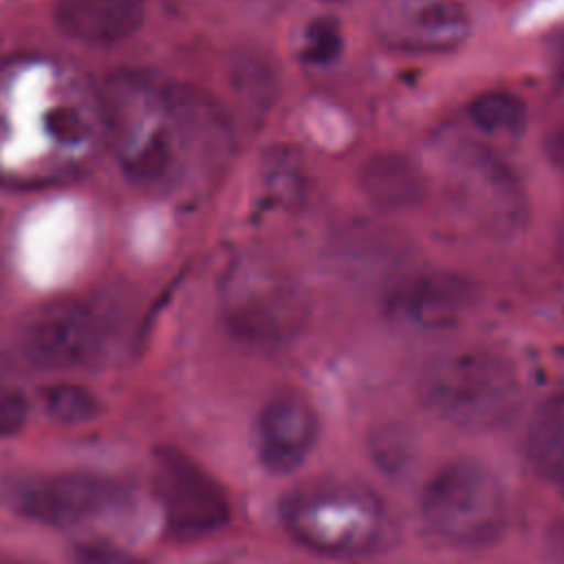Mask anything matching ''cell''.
Instances as JSON below:
<instances>
[{
	"label": "cell",
	"mask_w": 564,
	"mask_h": 564,
	"mask_svg": "<svg viewBox=\"0 0 564 564\" xmlns=\"http://www.w3.org/2000/svg\"><path fill=\"white\" fill-rule=\"evenodd\" d=\"M474 282L452 271H421L399 280L386 295V313L412 330H443L458 324L476 304Z\"/></svg>",
	"instance_id": "cell-10"
},
{
	"label": "cell",
	"mask_w": 564,
	"mask_h": 564,
	"mask_svg": "<svg viewBox=\"0 0 564 564\" xmlns=\"http://www.w3.org/2000/svg\"><path fill=\"white\" fill-rule=\"evenodd\" d=\"M557 251H560V256L564 258V220H562V227H560V231H557Z\"/></svg>",
	"instance_id": "cell-25"
},
{
	"label": "cell",
	"mask_w": 564,
	"mask_h": 564,
	"mask_svg": "<svg viewBox=\"0 0 564 564\" xmlns=\"http://www.w3.org/2000/svg\"><path fill=\"white\" fill-rule=\"evenodd\" d=\"M99 106L106 143L128 181L143 189L174 185L189 163L167 84L141 73H115L99 95Z\"/></svg>",
	"instance_id": "cell-1"
},
{
	"label": "cell",
	"mask_w": 564,
	"mask_h": 564,
	"mask_svg": "<svg viewBox=\"0 0 564 564\" xmlns=\"http://www.w3.org/2000/svg\"><path fill=\"white\" fill-rule=\"evenodd\" d=\"M280 516L295 542L335 557L375 551L388 529L381 500L350 482L302 485L284 498Z\"/></svg>",
	"instance_id": "cell-3"
},
{
	"label": "cell",
	"mask_w": 564,
	"mask_h": 564,
	"mask_svg": "<svg viewBox=\"0 0 564 564\" xmlns=\"http://www.w3.org/2000/svg\"><path fill=\"white\" fill-rule=\"evenodd\" d=\"M544 152L551 161V165L564 176V123L549 132L544 141Z\"/></svg>",
	"instance_id": "cell-23"
},
{
	"label": "cell",
	"mask_w": 564,
	"mask_h": 564,
	"mask_svg": "<svg viewBox=\"0 0 564 564\" xmlns=\"http://www.w3.org/2000/svg\"><path fill=\"white\" fill-rule=\"evenodd\" d=\"M366 198L386 212H403L419 205L427 192L425 172L401 152H375L359 170Z\"/></svg>",
	"instance_id": "cell-14"
},
{
	"label": "cell",
	"mask_w": 564,
	"mask_h": 564,
	"mask_svg": "<svg viewBox=\"0 0 564 564\" xmlns=\"http://www.w3.org/2000/svg\"><path fill=\"white\" fill-rule=\"evenodd\" d=\"M123 489L99 476L66 474L35 480L20 489L18 509L51 527H75L104 518L119 507Z\"/></svg>",
	"instance_id": "cell-11"
},
{
	"label": "cell",
	"mask_w": 564,
	"mask_h": 564,
	"mask_svg": "<svg viewBox=\"0 0 564 564\" xmlns=\"http://www.w3.org/2000/svg\"><path fill=\"white\" fill-rule=\"evenodd\" d=\"M156 494L167 527L178 538L209 535L229 520L223 487L178 449H159Z\"/></svg>",
	"instance_id": "cell-8"
},
{
	"label": "cell",
	"mask_w": 564,
	"mask_h": 564,
	"mask_svg": "<svg viewBox=\"0 0 564 564\" xmlns=\"http://www.w3.org/2000/svg\"><path fill=\"white\" fill-rule=\"evenodd\" d=\"M57 29L82 44L108 46L132 37L145 20V0H57Z\"/></svg>",
	"instance_id": "cell-13"
},
{
	"label": "cell",
	"mask_w": 564,
	"mask_h": 564,
	"mask_svg": "<svg viewBox=\"0 0 564 564\" xmlns=\"http://www.w3.org/2000/svg\"><path fill=\"white\" fill-rule=\"evenodd\" d=\"M26 414V401L20 394H7L0 399V436L13 434Z\"/></svg>",
	"instance_id": "cell-22"
},
{
	"label": "cell",
	"mask_w": 564,
	"mask_h": 564,
	"mask_svg": "<svg viewBox=\"0 0 564 564\" xmlns=\"http://www.w3.org/2000/svg\"><path fill=\"white\" fill-rule=\"evenodd\" d=\"M341 44H344V37H341L339 22L328 15H322L306 24L300 55L306 64L324 66V64H330L341 53Z\"/></svg>",
	"instance_id": "cell-19"
},
{
	"label": "cell",
	"mask_w": 564,
	"mask_h": 564,
	"mask_svg": "<svg viewBox=\"0 0 564 564\" xmlns=\"http://www.w3.org/2000/svg\"><path fill=\"white\" fill-rule=\"evenodd\" d=\"M264 172H267V187L275 198L284 203H293L304 194V183H306L304 165L291 150L273 152L269 163L264 165Z\"/></svg>",
	"instance_id": "cell-20"
},
{
	"label": "cell",
	"mask_w": 564,
	"mask_h": 564,
	"mask_svg": "<svg viewBox=\"0 0 564 564\" xmlns=\"http://www.w3.org/2000/svg\"><path fill=\"white\" fill-rule=\"evenodd\" d=\"M319 430L313 405L297 394L273 399L258 419V454L275 474L297 469L315 445Z\"/></svg>",
	"instance_id": "cell-12"
},
{
	"label": "cell",
	"mask_w": 564,
	"mask_h": 564,
	"mask_svg": "<svg viewBox=\"0 0 564 564\" xmlns=\"http://www.w3.org/2000/svg\"><path fill=\"white\" fill-rule=\"evenodd\" d=\"M225 315L236 337L282 346L308 322V300L297 280L264 256H242L225 278Z\"/></svg>",
	"instance_id": "cell-5"
},
{
	"label": "cell",
	"mask_w": 564,
	"mask_h": 564,
	"mask_svg": "<svg viewBox=\"0 0 564 564\" xmlns=\"http://www.w3.org/2000/svg\"><path fill=\"white\" fill-rule=\"evenodd\" d=\"M427 529L452 546L494 542L507 520L500 480L480 463L454 460L436 469L421 491Z\"/></svg>",
	"instance_id": "cell-6"
},
{
	"label": "cell",
	"mask_w": 564,
	"mask_h": 564,
	"mask_svg": "<svg viewBox=\"0 0 564 564\" xmlns=\"http://www.w3.org/2000/svg\"><path fill=\"white\" fill-rule=\"evenodd\" d=\"M44 408L51 419L75 425V423H86L95 419L99 412V401L90 390L82 386L57 383L46 390Z\"/></svg>",
	"instance_id": "cell-18"
},
{
	"label": "cell",
	"mask_w": 564,
	"mask_h": 564,
	"mask_svg": "<svg viewBox=\"0 0 564 564\" xmlns=\"http://www.w3.org/2000/svg\"><path fill=\"white\" fill-rule=\"evenodd\" d=\"M427 405L467 430H491L518 410L522 388L516 366L489 348H458L436 357L421 381Z\"/></svg>",
	"instance_id": "cell-2"
},
{
	"label": "cell",
	"mask_w": 564,
	"mask_h": 564,
	"mask_svg": "<svg viewBox=\"0 0 564 564\" xmlns=\"http://www.w3.org/2000/svg\"><path fill=\"white\" fill-rule=\"evenodd\" d=\"M75 560L79 564H145L134 553L108 540H84L75 544Z\"/></svg>",
	"instance_id": "cell-21"
},
{
	"label": "cell",
	"mask_w": 564,
	"mask_h": 564,
	"mask_svg": "<svg viewBox=\"0 0 564 564\" xmlns=\"http://www.w3.org/2000/svg\"><path fill=\"white\" fill-rule=\"evenodd\" d=\"M527 104L511 90L478 93L467 104V119L478 132L491 137H520L527 126Z\"/></svg>",
	"instance_id": "cell-16"
},
{
	"label": "cell",
	"mask_w": 564,
	"mask_h": 564,
	"mask_svg": "<svg viewBox=\"0 0 564 564\" xmlns=\"http://www.w3.org/2000/svg\"><path fill=\"white\" fill-rule=\"evenodd\" d=\"M379 40L405 53H447L460 46L471 18L460 0H377Z\"/></svg>",
	"instance_id": "cell-9"
},
{
	"label": "cell",
	"mask_w": 564,
	"mask_h": 564,
	"mask_svg": "<svg viewBox=\"0 0 564 564\" xmlns=\"http://www.w3.org/2000/svg\"><path fill=\"white\" fill-rule=\"evenodd\" d=\"M234 93L251 110H267L275 99V73L258 57H240L231 66Z\"/></svg>",
	"instance_id": "cell-17"
},
{
	"label": "cell",
	"mask_w": 564,
	"mask_h": 564,
	"mask_svg": "<svg viewBox=\"0 0 564 564\" xmlns=\"http://www.w3.org/2000/svg\"><path fill=\"white\" fill-rule=\"evenodd\" d=\"M527 456L542 478L564 487V394L544 399L531 414Z\"/></svg>",
	"instance_id": "cell-15"
},
{
	"label": "cell",
	"mask_w": 564,
	"mask_h": 564,
	"mask_svg": "<svg viewBox=\"0 0 564 564\" xmlns=\"http://www.w3.org/2000/svg\"><path fill=\"white\" fill-rule=\"evenodd\" d=\"M432 163L449 203L478 229L509 236L527 220L520 178L487 145L447 134L434 141Z\"/></svg>",
	"instance_id": "cell-4"
},
{
	"label": "cell",
	"mask_w": 564,
	"mask_h": 564,
	"mask_svg": "<svg viewBox=\"0 0 564 564\" xmlns=\"http://www.w3.org/2000/svg\"><path fill=\"white\" fill-rule=\"evenodd\" d=\"M549 564H564V524L551 533Z\"/></svg>",
	"instance_id": "cell-24"
},
{
	"label": "cell",
	"mask_w": 564,
	"mask_h": 564,
	"mask_svg": "<svg viewBox=\"0 0 564 564\" xmlns=\"http://www.w3.org/2000/svg\"><path fill=\"white\" fill-rule=\"evenodd\" d=\"M240 2H251V4H267V2H275V0H240Z\"/></svg>",
	"instance_id": "cell-26"
},
{
	"label": "cell",
	"mask_w": 564,
	"mask_h": 564,
	"mask_svg": "<svg viewBox=\"0 0 564 564\" xmlns=\"http://www.w3.org/2000/svg\"><path fill=\"white\" fill-rule=\"evenodd\" d=\"M18 344L22 357L35 368L70 370L101 357L108 344V324L86 302L53 304L26 322Z\"/></svg>",
	"instance_id": "cell-7"
},
{
	"label": "cell",
	"mask_w": 564,
	"mask_h": 564,
	"mask_svg": "<svg viewBox=\"0 0 564 564\" xmlns=\"http://www.w3.org/2000/svg\"><path fill=\"white\" fill-rule=\"evenodd\" d=\"M0 231H2V223H0Z\"/></svg>",
	"instance_id": "cell-27"
}]
</instances>
